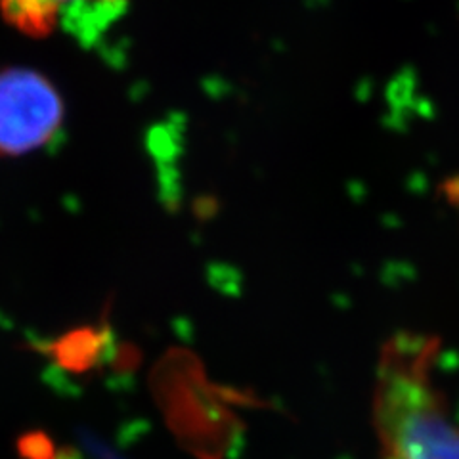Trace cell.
Masks as SVG:
<instances>
[{
  "mask_svg": "<svg viewBox=\"0 0 459 459\" xmlns=\"http://www.w3.org/2000/svg\"><path fill=\"white\" fill-rule=\"evenodd\" d=\"M64 100L35 69L0 71V155L37 152L62 133Z\"/></svg>",
  "mask_w": 459,
  "mask_h": 459,
  "instance_id": "obj_2",
  "label": "cell"
},
{
  "mask_svg": "<svg viewBox=\"0 0 459 459\" xmlns=\"http://www.w3.org/2000/svg\"><path fill=\"white\" fill-rule=\"evenodd\" d=\"M440 342L398 333L383 344L373 425L383 459H459V427L433 381Z\"/></svg>",
  "mask_w": 459,
  "mask_h": 459,
  "instance_id": "obj_1",
  "label": "cell"
},
{
  "mask_svg": "<svg viewBox=\"0 0 459 459\" xmlns=\"http://www.w3.org/2000/svg\"><path fill=\"white\" fill-rule=\"evenodd\" d=\"M18 452L23 459H56L54 442L40 430L27 433L18 440Z\"/></svg>",
  "mask_w": 459,
  "mask_h": 459,
  "instance_id": "obj_4",
  "label": "cell"
},
{
  "mask_svg": "<svg viewBox=\"0 0 459 459\" xmlns=\"http://www.w3.org/2000/svg\"><path fill=\"white\" fill-rule=\"evenodd\" d=\"M117 3L121 0H0V13L29 37H47L60 25L82 35L86 20Z\"/></svg>",
  "mask_w": 459,
  "mask_h": 459,
  "instance_id": "obj_3",
  "label": "cell"
}]
</instances>
